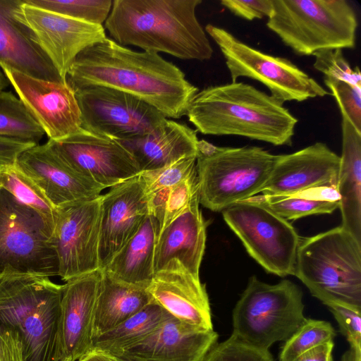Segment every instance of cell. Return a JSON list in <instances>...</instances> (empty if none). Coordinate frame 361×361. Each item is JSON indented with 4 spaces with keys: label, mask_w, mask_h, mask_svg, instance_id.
<instances>
[{
    "label": "cell",
    "mask_w": 361,
    "mask_h": 361,
    "mask_svg": "<svg viewBox=\"0 0 361 361\" xmlns=\"http://www.w3.org/2000/svg\"><path fill=\"white\" fill-rule=\"evenodd\" d=\"M67 82L73 90L102 86L123 92L167 118L185 116L199 90L178 66L159 54L137 51L108 37L77 56Z\"/></svg>",
    "instance_id": "1"
},
{
    "label": "cell",
    "mask_w": 361,
    "mask_h": 361,
    "mask_svg": "<svg viewBox=\"0 0 361 361\" xmlns=\"http://www.w3.org/2000/svg\"><path fill=\"white\" fill-rule=\"evenodd\" d=\"M202 0H114L104 27L118 44L183 60L206 61L213 49L199 22Z\"/></svg>",
    "instance_id": "2"
},
{
    "label": "cell",
    "mask_w": 361,
    "mask_h": 361,
    "mask_svg": "<svg viewBox=\"0 0 361 361\" xmlns=\"http://www.w3.org/2000/svg\"><path fill=\"white\" fill-rule=\"evenodd\" d=\"M185 116L202 134L241 136L276 146L291 145L298 123L283 103L237 81L198 90Z\"/></svg>",
    "instance_id": "3"
},
{
    "label": "cell",
    "mask_w": 361,
    "mask_h": 361,
    "mask_svg": "<svg viewBox=\"0 0 361 361\" xmlns=\"http://www.w3.org/2000/svg\"><path fill=\"white\" fill-rule=\"evenodd\" d=\"M62 287L46 276L0 275V323L19 334L24 361H63Z\"/></svg>",
    "instance_id": "4"
},
{
    "label": "cell",
    "mask_w": 361,
    "mask_h": 361,
    "mask_svg": "<svg viewBox=\"0 0 361 361\" xmlns=\"http://www.w3.org/2000/svg\"><path fill=\"white\" fill-rule=\"evenodd\" d=\"M294 275L324 305L361 310V243L341 226L300 239Z\"/></svg>",
    "instance_id": "5"
},
{
    "label": "cell",
    "mask_w": 361,
    "mask_h": 361,
    "mask_svg": "<svg viewBox=\"0 0 361 361\" xmlns=\"http://www.w3.org/2000/svg\"><path fill=\"white\" fill-rule=\"evenodd\" d=\"M277 156L257 146L219 147L199 140L196 169L200 204L222 212L259 194Z\"/></svg>",
    "instance_id": "6"
},
{
    "label": "cell",
    "mask_w": 361,
    "mask_h": 361,
    "mask_svg": "<svg viewBox=\"0 0 361 361\" xmlns=\"http://www.w3.org/2000/svg\"><path fill=\"white\" fill-rule=\"evenodd\" d=\"M267 27L300 56L355 47L356 13L346 0H272Z\"/></svg>",
    "instance_id": "7"
},
{
    "label": "cell",
    "mask_w": 361,
    "mask_h": 361,
    "mask_svg": "<svg viewBox=\"0 0 361 361\" xmlns=\"http://www.w3.org/2000/svg\"><path fill=\"white\" fill-rule=\"evenodd\" d=\"M302 292L283 279L269 284L252 276L232 313L233 333L243 342L269 350L286 341L306 319Z\"/></svg>",
    "instance_id": "8"
},
{
    "label": "cell",
    "mask_w": 361,
    "mask_h": 361,
    "mask_svg": "<svg viewBox=\"0 0 361 361\" xmlns=\"http://www.w3.org/2000/svg\"><path fill=\"white\" fill-rule=\"evenodd\" d=\"M52 233L41 215L0 187V275H58Z\"/></svg>",
    "instance_id": "9"
},
{
    "label": "cell",
    "mask_w": 361,
    "mask_h": 361,
    "mask_svg": "<svg viewBox=\"0 0 361 361\" xmlns=\"http://www.w3.org/2000/svg\"><path fill=\"white\" fill-rule=\"evenodd\" d=\"M204 30L226 61L231 82L247 77L265 85L271 95L285 102H302L330 94L290 60L269 55L238 39L226 30L207 24Z\"/></svg>",
    "instance_id": "10"
},
{
    "label": "cell",
    "mask_w": 361,
    "mask_h": 361,
    "mask_svg": "<svg viewBox=\"0 0 361 361\" xmlns=\"http://www.w3.org/2000/svg\"><path fill=\"white\" fill-rule=\"evenodd\" d=\"M222 215L247 253L267 271L281 277L294 275L301 238L288 221L250 200L231 204Z\"/></svg>",
    "instance_id": "11"
},
{
    "label": "cell",
    "mask_w": 361,
    "mask_h": 361,
    "mask_svg": "<svg viewBox=\"0 0 361 361\" xmlns=\"http://www.w3.org/2000/svg\"><path fill=\"white\" fill-rule=\"evenodd\" d=\"M82 128L118 140L145 135L167 118L147 103L123 92L102 86L74 90Z\"/></svg>",
    "instance_id": "12"
},
{
    "label": "cell",
    "mask_w": 361,
    "mask_h": 361,
    "mask_svg": "<svg viewBox=\"0 0 361 361\" xmlns=\"http://www.w3.org/2000/svg\"><path fill=\"white\" fill-rule=\"evenodd\" d=\"M15 16L27 28L65 82L77 56L107 38L104 25L76 20L26 0H22L15 10Z\"/></svg>",
    "instance_id": "13"
},
{
    "label": "cell",
    "mask_w": 361,
    "mask_h": 361,
    "mask_svg": "<svg viewBox=\"0 0 361 361\" xmlns=\"http://www.w3.org/2000/svg\"><path fill=\"white\" fill-rule=\"evenodd\" d=\"M101 197L56 208L52 243L64 281L100 269Z\"/></svg>",
    "instance_id": "14"
},
{
    "label": "cell",
    "mask_w": 361,
    "mask_h": 361,
    "mask_svg": "<svg viewBox=\"0 0 361 361\" xmlns=\"http://www.w3.org/2000/svg\"><path fill=\"white\" fill-rule=\"evenodd\" d=\"M49 141L73 170L103 189L141 173L132 153L118 140L81 128L66 138Z\"/></svg>",
    "instance_id": "15"
},
{
    "label": "cell",
    "mask_w": 361,
    "mask_h": 361,
    "mask_svg": "<svg viewBox=\"0 0 361 361\" xmlns=\"http://www.w3.org/2000/svg\"><path fill=\"white\" fill-rule=\"evenodd\" d=\"M3 73L49 140L66 138L82 128L75 92L68 82L45 80L8 69Z\"/></svg>",
    "instance_id": "16"
},
{
    "label": "cell",
    "mask_w": 361,
    "mask_h": 361,
    "mask_svg": "<svg viewBox=\"0 0 361 361\" xmlns=\"http://www.w3.org/2000/svg\"><path fill=\"white\" fill-rule=\"evenodd\" d=\"M15 165L55 208L94 200L104 190L73 170L49 140L24 150L16 159Z\"/></svg>",
    "instance_id": "17"
},
{
    "label": "cell",
    "mask_w": 361,
    "mask_h": 361,
    "mask_svg": "<svg viewBox=\"0 0 361 361\" xmlns=\"http://www.w3.org/2000/svg\"><path fill=\"white\" fill-rule=\"evenodd\" d=\"M148 214L147 196L140 173L102 195L99 246L101 269L135 234Z\"/></svg>",
    "instance_id": "18"
},
{
    "label": "cell",
    "mask_w": 361,
    "mask_h": 361,
    "mask_svg": "<svg viewBox=\"0 0 361 361\" xmlns=\"http://www.w3.org/2000/svg\"><path fill=\"white\" fill-rule=\"evenodd\" d=\"M102 270L66 281L61 300L63 361H78L92 350L93 324Z\"/></svg>",
    "instance_id": "19"
},
{
    "label": "cell",
    "mask_w": 361,
    "mask_h": 361,
    "mask_svg": "<svg viewBox=\"0 0 361 361\" xmlns=\"http://www.w3.org/2000/svg\"><path fill=\"white\" fill-rule=\"evenodd\" d=\"M340 156L324 142L277 156L271 176L259 194H288L337 185Z\"/></svg>",
    "instance_id": "20"
},
{
    "label": "cell",
    "mask_w": 361,
    "mask_h": 361,
    "mask_svg": "<svg viewBox=\"0 0 361 361\" xmlns=\"http://www.w3.org/2000/svg\"><path fill=\"white\" fill-rule=\"evenodd\" d=\"M147 289L152 299L173 317L192 326L213 329L205 285L176 260L156 272Z\"/></svg>",
    "instance_id": "21"
},
{
    "label": "cell",
    "mask_w": 361,
    "mask_h": 361,
    "mask_svg": "<svg viewBox=\"0 0 361 361\" xmlns=\"http://www.w3.org/2000/svg\"><path fill=\"white\" fill-rule=\"evenodd\" d=\"M217 340L214 329L192 326L172 317L144 338L111 355L145 361H202Z\"/></svg>",
    "instance_id": "22"
},
{
    "label": "cell",
    "mask_w": 361,
    "mask_h": 361,
    "mask_svg": "<svg viewBox=\"0 0 361 361\" xmlns=\"http://www.w3.org/2000/svg\"><path fill=\"white\" fill-rule=\"evenodd\" d=\"M22 0H0V67L45 80L63 82L15 16Z\"/></svg>",
    "instance_id": "23"
},
{
    "label": "cell",
    "mask_w": 361,
    "mask_h": 361,
    "mask_svg": "<svg viewBox=\"0 0 361 361\" xmlns=\"http://www.w3.org/2000/svg\"><path fill=\"white\" fill-rule=\"evenodd\" d=\"M199 204L198 196L186 210L160 231L154 251V274L171 261L176 260L192 276L200 278L207 222Z\"/></svg>",
    "instance_id": "24"
},
{
    "label": "cell",
    "mask_w": 361,
    "mask_h": 361,
    "mask_svg": "<svg viewBox=\"0 0 361 361\" xmlns=\"http://www.w3.org/2000/svg\"><path fill=\"white\" fill-rule=\"evenodd\" d=\"M119 141L132 153L143 172L161 169L185 157H197L199 140L197 130L166 118L145 135Z\"/></svg>",
    "instance_id": "25"
},
{
    "label": "cell",
    "mask_w": 361,
    "mask_h": 361,
    "mask_svg": "<svg viewBox=\"0 0 361 361\" xmlns=\"http://www.w3.org/2000/svg\"><path fill=\"white\" fill-rule=\"evenodd\" d=\"M336 190L343 228L361 243V134L344 118Z\"/></svg>",
    "instance_id": "26"
},
{
    "label": "cell",
    "mask_w": 361,
    "mask_h": 361,
    "mask_svg": "<svg viewBox=\"0 0 361 361\" xmlns=\"http://www.w3.org/2000/svg\"><path fill=\"white\" fill-rule=\"evenodd\" d=\"M159 221L148 214L135 234L102 270L117 281L147 288L154 276V251Z\"/></svg>",
    "instance_id": "27"
},
{
    "label": "cell",
    "mask_w": 361,
    "mask_h": 361,
    "mask_svg": "<svg viewBox=\"0 0 361 361\" xmlns=\"http://www.w3.org/2000/svg\"><path fill=\"white\" fill-rule=\"evenodd\" d=\"M152 300L147 288L117 281L102 270L94 319L93 340L139 312Z\"/></svg>",
    "instance_id": "28"
},
{
    "label": "cell",
    "mask_w": 361,
    "mask_h": 361,
    "mask_svg": "<svg viewBox=\"0 0 361 361\" xmlns=\"http://www.w3.org/2000/svg\"><path fill=\"white\" fill-rule=\"evenodd\" d=\"M247 200L266 207L287 221L313 214H331L340 204V195L335 186L312 188L282 195L258 194Z\"/></svg>",
    "instance_id": "29"
},
{
    "label": "cell",
    "mask_w": 361,
    "mask_h": 361,
    "mask_svg": "<svg viewBox=\"0 0 361 361\" xmlns=\"http://www.w3.org/2000/svg\"><path fill=\"white\" fill-rule=\"evenodd\" d=\"M153 300L139 312L93 340L92 350L115 354L144 338L172 317Z\"/></svg>",
    "instance_id": "30"
},
{
    "label": "cell",
    "mask_w": 361,
    "mask_h": 361,
    "mask_svg": "<svg viewBox=\"0 0 361 361\" xmlns=\"http://www.w3.org/2000/svg\"><path fill=\"white\" fill-rule=\"evenodd\" d=\"M44 135L21 100L0 90V137L38 145Z\"/></svg>",
    "instance_id": "31"
},
{
    "label": "cell",
    "mask_w": 361,
    "mask_h": 361,
    "mask_svg": "<svg viewBox=\"0 0 361 361\" xmlns=\"http://www.w3.org/2000/svg\"><path fill=\"white\" fill-rule=\"evenodd\" d=\"M0 187L20 202L37 212L54 230L56 208L15 164L1 168Z\"/></svg>",
    "instance_id": "32"
},
{
    "label": "cell",
    "mask_w": 361,
    "mask_h": 361,
    "mask_svg": "<svg viewBox=\"0 0 361 361\" xmlns=\"http://www.w3.org/2000/svg\"><path fill=\"white\" fill-rule=\"evenodd\" d=\"M335 336L331 324L324 320L306 319L286 341L279 361H295L306 351L333 340Z\"/></svg>",
    "instance_id": "33"
},
{
    "label": "cell",
    "mask_w": 361,
    "mask_h": 361,
    "mask_svg": "<svg viewBox=\"0 0 361 361\" xmlns=\"http://www.w3.org/2000/svg\"><path fill=\"white\" fill-rule=\"evenodd\" d=\"M36 6L87 23L102 25L107 19L111 0H26Z\"/></svg>",
    "instance_id": "34"
},
{
    "label": "cell",
    "mask_w": 361,
    "mask_h": 361,
    "mask_svg": "<svg viewBox=\"0 0 361 361\" xmlns=\"http://www.w3.org/2000/svg\"><path fill=\"white\" fill-rule=\"evenodd\" d=\"M196 156L185 157L161 169L141 172L146 193L170 189L186 179L196 171Z\"/></svg>",
    "instance_id": "35"
},
{
    "label": "cell",
    "mask_w": 361,
    "mask_h": 361,
    "mask_svg": "<svg viewBox=\"0 0 361 361\" xmlns=\"http://www.w3.org/2000/svg\"><path fill=\"white\" fill-rule=\"evenodd\" d=\"M314 68L324 74V78L343 81L361 87L358 67L352 68L341 49H325L315 53Z\"/></svg>",
    "instance_id": "36"
},
{
    "label": "cell",
    "mask_w": 361,
    "mask_h": 361,
    "mask_svg": "<svg viewBox=\"0 0 361 361\" xmlns=\"http://www.w3.org/2000/svg\"><path fill=\"white\" fill-rule=\"evenodd\" d=\"M202 361H274L269 350L254 348L231 334L216 343Z\"/></svg>",
    "instance_id": "37"
},
{
    "label": "cell",
    "mask_w": 361,
    "mask_h": 361,
    "mask_svg": "<svg viewBox=\"0 0 361 361\" xmlns=\"http://www.w3.org/2000/svg\"><path fill=\"white\" fill-rule=\"evenodd\" d=\"M324 81L335 98L342 118L361 134V87L334 79L324 78Z\"/></svg>",
    "instance_id": "38"
},
{
    "label": "cell",
    "mask_w": 361,
    "mask_h": 361,
    "mask_svg": "<svg viewBox=\"0 0 361 361\" xmlns=\"http://www.w3.org/2000/svg\"><path fill=\"white\" fill-rule=\"evenodd\" d=\"M199 196L197 169L189 177L170 188L160 231L181 214Z\"/></svg>",
    "instance_id": "39"
},
{
    "label": "cell",
    "mask_w": 361,
    "mask_h": 361,
    "mask_svg": "<svg viewBox=\"0 0 361 361\" xmlns=\"http://www.w3.org/2000/svg\"><path fill=\"white\" fill-rule=\"evenodd\" d=\"M326 306L336 319L350 348L361 350V310L336 303Z\"/></svg>",
    "instance_id": "40"
},
{
    "label": "cell",
    "mask_w": 361,
    "mask_h": 361,
    "mask_svg": "<svg viewBox=\"0 0 361 361\" xmlns=\"http://www.w3.org/2000/svg\"><path fill=\"white\" fill-rule=\"evenodd\" d=\"M220 4L235 16L247 20L268 18L273 10L272 0H221Z\"/></svg>",
    "instance_id": "41"
},
{
    "label": "cell",
    "mask_w": 361,
    "mask_h": 361,
    "mask_svg": "<svg viewBox=\"0 0 361 361\" xmlns=\"http://www.w3.org/2000/svg\"><path fill=\"white\" fill-rule=\"evenodd\" d=\"M0 361H24L22 342L16 330L0 323Z\"/></svg>",
    "instance_id": "42"
},
{
    "label": "cell",
    "mask_w": 361,
    "mask_h": 361,
    "mask_svg": "<svg viewBox=\"0 0 361 361\" xmlns=\"http://www.w3.org/2000/svg\"><path fill=\"white\" fill-rule=\"evenodd\" d=\"M35 144L16 139L0 137V166L15 164L19 154Z\"/></svg>",
    "instance_id": "43"
},
{
    "label": "cell",
    "mask_w": 361,
    "mask_h": 361,
    "mask_svg": "<svg viewBox=\"0 0 361 361\" xmlns=\"http://www.w3.org/2000/svg\"><path fill=\"white\" fill-rule=\"evenodd\" d=\"M333 340L320 344L301 355L295 361H332Z\"/></svg>",
    "instance_id": "44"
},
{
    "label": "cell",
    "mask_w": 361,
    "mask_h": 361,
    "mask_svg": "<svg viewBox=\"0 0 361 361\" xmlns=\"http://www.w3.org/2000/svg\"><path fill=\"white\" fill-rule=\"evenodd\" d=\"M78 361H116L113 356L109 354L92 350L89 354L81 358Z\"/></svg>",
    "instance_id": "45"
},
{
    "label": "cell",
    "mask_w": 361,
    "mask_h": 361,
    "mask_svg": "<svg viewBox=\"0 0 361 361\" xmlns=\"http://www.w3.org/2000/svg\"><path fill=\"white\" fill-rule=\"evenodd\" d=\"M108 354V353H107ZM111 355V354H109ZM116 361H145L138 358L124 356L121 355H111Z\"/></svg>",
    "instance_id": "46"
},
{
    "label": "cell",
    "mask_w": 361,
    "mask_h": 361,
    "mask_svg": "<svg viewBox=\"0 0 361 361\" xmlns=\"http://www.w3.org/2000/svg\"><path fill=\"white\" fill-rule=\"evenodd\" d=\"M9 81L5 74L0 70V90H4L9 85Z\"/></svg>",
    "instance_id": "47"
},
{
    "label": "cell",
    "mask_w": 361,
    "mask_h": 361,
    "mask_svg": "<svg viewBox=\"0 0 361 361\" xmlns=\"http://www.w3.org/2000/svg\"><path fill=\"white\" fill-rule=\"evenodd\" d=\"M1 167H3V166H0V169H1Z\"/></svg>",
    "instance_id": "48"
}]
</instances>
